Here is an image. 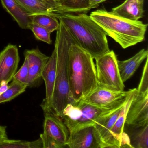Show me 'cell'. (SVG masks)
<instances>
[{
  "instance_id": "ac0fdd59",
  "label": "cell",
  "mask_w": 148,
  "mask_h": 148,
  "mask_svg": "<svg viewBox=\"0 0 148 148\" xmlns=\"http://www.w3.org/2000/svg\"><path fill=\"white\" fill-rule=\"evenodd\" d=\"M26 11L31 14H46L53 16L58 5L43 0H15Z\"/></svg>"
},
{
  "instance_id": "6da1fadb",
  "label": "cell",
  "mask_w": 148,
  "mask_h": 148,
  "mask_svg": "<svg viewBox=\"0 0 148 148\" xmlns=\"http://www.w3.org/2000/svg\"><path fill=\"white\" fill-rule=\"evenodd\" d=\"M68 75L70 102H79L97 87L93 58L76 43L72 44L68 51Z\"/></svg>"
},
{
  "instance_id": "44dd1931",
  "label": "cell",
  "mask_w": 148,
  "mask_h": 148,
  "mask_svg": "<svg viewBox=\"0 0 148 148\" xmlns=\"http://www.w3.org/2000/svg\"><path fill=\"white\" fill-rule=\"evenodd\" d=\"M32 22L47 29L51 33L57 31L60 26V21L53 15L46 14H31Z\"/></svg>"
},
{
  "instance_id": "603a6c76",
  "label": "cell",
  "mask_w": 148,
  "mask_h": 148,
  "mask_svg": "<svg viewBox=\"0 0 148 148\" xmlns=\"http://www.w3.org/2000/svg\"><path fill=\"white\" fill-rule=\"evenodd\" d=\"M40 138L35 141L29 142L24 140L9 139L8 138L0 142V148H42Z\"/></svg>"
},
{
  "instance_id": "3957f363",
  "label": "cell",
  "mask_w": 148,
  "mask_h": 148,
  "mask_svg": "<svg viewBox=\"0 0 148 148\" xmlns=\"http://www.w3.org/2000/svg\"><path fill=\"white\" fill-rule=\"evenodd\" d=\"M92 20L123 49L145 40L148 25L140 21H132L118 16L112 12L99 9L90 15Z\"/></svg>"
},
{
  "instance_id": "5bb4252c",
  "label": "cell",
  "mask_w": 148,
  "mask_h": 148,
  "mask_svg": "<svg viewBox=\"0 0 148 148\" xmlns=\"http://www.w3.org/2000/svg\"><path fill=\"white\" fill-rule=\"evenodd\" d=\"M144 0H125L111 12L118 16L132 21H138L143 18Z\"/></svg>"
},
{
  "instance_id": "cb8c5ba5",
  "label": "cell",
  "mask_w": 148,
  "mask_h": 148,
  "mask_svg": "<svg viewBox=\"0 0 148 148\" xmlns=\"http://www.w3.org/2000/svg\"><path fill=\"white\" fill-rule=\"evenodd\" d=\"M29 30H31L33 32L37 39L49 45L52 44V41L51 38V33L47 29L39 25L32 23Z\"/></svg>"
},
{
  "instance_id": "ba28073f",
  "label": "cell",
  "mask_w": 148,
  "mask_h": 148,
  "mask_svg": "<svg viewBox=\"0 0 148 148\" xmlns=\"http://www.w3.org/2000/svg\"><path fill=\"white\" fill-rule=\"evenodd\" d=\"M133 89L126 91H114L97 86L82 101L101 108L119 106L125 103Z\"/></svg>"
},
{
  "instance_id": "4fadbf2b",
  "label": "cell",
  "mask_w": 148,
  "mask_h": 148,
  "mask_svg": "<svg viewBox=\"0 0 148 148\" xmlns=\"http://www.w3.org/2000/svg\"><path fill=\"white\" fill-rule=\"evenodd\" d=\"M44 133L60 143L67 146L70 132L62 119L53 113L45 114Z\"/></svg>"
},
{
  "instance_id": "d6986e66",
  "label": "cell",
  "mask_w": 148,
  "mask_h": 148,
  "mask_svg": "<svg viewBox=\"0 0 148 148\" xmlns=\"http://www.w3.org/2000/svg\"><path fill=\"white\" fill-rule=\"evenodd\" d=\"M56 14H86L91 10L89 0H58Z\"/></svg>"
},
{
  "instance_id": "8fae6325",
  "label": "cell",
  "mask_w": 148,
  "mask_h": 148,
  "mask_svg": "<svg viewBox=\"0 0 148 148\" xmlns=\"http://www.w3.org/2000/svg\"><path fill=\"white\" fill-rule=\"evenodd\" d=\"M20 62L18 49L9 44L0 52V86L2 80L11 82L17 72Z\"/></svg>"
},
{
  "instance_id": "7c38bea8",
  "label": "cell",
  "mask_w": 148,
  "mask_h": 148,
  "mask_svg": "<svg viewBox=\"0 0 148 148\" xmlns=\"http://www.w3.org/2000/svg\"><path fill=\"white\" fill-rule=\"evenodd\" d=\"M24 54L28 60L29 68L27 85V87H32L42 78V72L49 57L42 53L38 48L26 50Z\"/></svg>"
},
{
  "instance_id": "d6a6232c",
  "label": "cell",
  "mask_w": 148,
  "mask_h": 148,
  "mask_svg": "<svg viewBox=\"0 0 148 148\" xmlns=\"http://www.w3.org/2000/svg\"><path fill=\"white\" fill-rule=\"evenodd\" d=\"M54 1H58V0H54Z\"/></svg>"
},
{
  "instance_id": "5b68a950",
  "label": "cell",
  "mask_w": 148,
  "mask_h": 148,
  "mask_svg": "<svg viewBox=\"0 0 148 148\" xmlns=\"http://www.w3.org/2000/svg\"><path fill=\"white\" fill-rule=\"evenodd\" d=\"M124 104L114 107L101 108L82 100L77 103L70 102L63 110L60 118L71 132L86 125H94L99 119Z\"/></svg>"
},
{
  "instance_id": "1f68e13d",
  "label": "cell",
  "mask_w": 148,
  "mask_h": 148,
  "mask_svg": "<svg viewBox=\"0 0 148 148\" xmlns=\"http://www.w3.org/2000/svg\"><path fill=\"white\" fill-rule=\"evenodd\" d=\"M8 82H7L6 81L2 80L1 82V86L7 85H8Z\"/></svg>"
},
{
  "instance_id": "ffe728a7",
  "label": "cell",
  "mask_w": 148,
  "mask_h": 148,
  "mask_svg": "<svg viewBox=\"0 0 148 148\" xmlns=\"http://www.w3.org/2000/svg\"><path fill=\"white\" fill-rule=\"evenodd\" d=\"M125 125L128 127L125 132L129 136L132 148H148V124L144 126Z\"/></svg>"
},
{
  "instance_id": "83f0119b",
  "label": "cell",
  "mask_w": 148,
  "mask_h": 148,
  "mask_svg": "<svg viewBox=\"0 0 148 148\" xmlns=\"http://www.w3.org/2000/svg\"><path fill=\"white\" fill-rule=\"evenodd\" d=\"M8 138L7 127L0 125V142Z\"/></svg>"
},
{
  "instance_id": "52a82bcc",
  "label": "cell",
  "mask_w": 148,
  "mask_h": 148,
  "mask_svg": "<svg viewBox=\"0 0 148 148\" xmlns=\"http://www.w3.org/2000/svg\"><path fill=\"white\" fill-rule=\"evenodd\" d=\"M67 145L71 148H107L94 125H86L70 132Z\"/></svg>"
},
{
  "instance_id": "d4e9b609",
  "label": "cell",
  "mask_w": 148,
  "mask_h": 148,
  "mask_svg": "<svg viewBox=\"0 0 148 148\" xmlns=\"http://www.w3.org/2000/svg\"><path fill=\"white\" fill-rule=\"evenodd\" d=\"M25 58V60L22 66L14 74L13 79H15L20 83L27 85L29 68L27 58L26 57Z\"/></svg>"
},
{
  "instance_id": "30bf717a",
  "label": "cell",
  "mask_w": 148,
  "mask_h": 148,
  "mask_svg": "<svg viewBox=\"0 0 148 148\" xmlns=\"http://www.w3.org/2000/svg\"><path fill=\"white\" fill-rule=\"evenodd\" d=\"M57 53L56 49L54 50L46 64L42 73V78L45 85L46 96L41 105L45 114L52 113V102L55 87L57 72Z\"/></svg>"
},
{
  "instance_id": "e0dca14e",
  "label": "cell",
  "mask_w": 148,
  "mask_h": 148,
  "mask_svg": "<svg viewBox=\"0 0 148 148\" xmlns=\"http://www.w3.org/2000/svg\"><path fill=\"white\" fill-rule=\"evenodd\" d=\"M125 103L109 114L101 117L97 120L94 124L103 141L107 145V148H109L108 144L110 138V131L118 117Z\"/></svg>"
},
{
  "instance_id": "8992f818",
  "label": "cell",
  "mask_w": 148,
  "mask_h": 148,
  "mask_svg": "<svg viewBox=\"0 0 148 148\" xmlns=\"http://www.w3.org/2000/svg\"><path fill=\"white\" fill-rule=\"evenodd\" d=\"M95 60L98 86L114 91H124V84L120 77L114 51H110Z\"/></svg>"
},
{
  "instance_id": "277c9868",
  "label": "cell",
  "mask_w": 148,
  "mask_h": 148,
  "mask_svg": "<svg viewBox=\"0 0 148 148\" xmlns=\"http://www.w3.org/2000/svg\"><path fill=\"white\" fill-rule=\"evenodd\" d=\"M74 43L77 44L65 26L60 21L54 45L57 53V72L52 102V113L60 117L70 101L68 75V51L71 45Z\"/></svg>"
},
{
  "instance_id": "f1b7e54d",
  "label": "cell",
  "mask_w": 148,
  "mask_h": 148,
  "mask_svg": "<svg viewBox=\"0 0 148 148\" xmlns=\"http://www.w3.org/2000/svg\"><path fill=\"white\" fill-rule=\"evenodd\" d=\"M90 6L91 9L97 8L102 2H104L107 0H89Z\"/></svg>"
},
{
  "instance_id": "9c48e42d",
  "label": "cell",
  "mask_w": 148,
  "mask_h": 148,
  "mask_svg": "<svg viewBox=\"0 0 148 148\" xmlns=\"http://www.w3.org/2000/svg\"><path fill=\"white\" fill-rule=\"evenodd\" d=\"M125 124L135 126L148 124V92L138 93L136 90L127 111Z\"/></svg>"
},
{
  "instance_id": "f546056e",
  "label": "cell",
  "mask_w": 148,
  "mask_h": 148,
  "mask_svg": "<svg viewBox=\"0 0 148 148\" xmlns=\"http://www.w3.org/2000/svg\"><path fill=\"white\" fill-rule=\"evenodd\" d=\"M9 86L8 85L4 86H0V93L2 94L5 92L8 89Z\"/></svg>"
},
{
  "instance_id": "2e32d148",
  "label": "cell",
  "mask_w": 148,
  "mask_h": 148,
  "mask_svg": "<svg viewBox=\"0 0 148 148\" xmlns=\"http://www.w3.org/2000/svg\"><path fill=\"white\" fill-rule=\"evenodd\" d=\"M3 8L13 18L21 28L30 29L31 14L26 11L15 0H0Z\"/></svg>"
},
{
  "instance_id": "484cf974",
  "label": "cell",
  "mask_w": 148,
  "mask_h": 148,
  "mask_svg": "<svg viewBox=\"0 0 148 148\" xmlns=\"http://www.w3.org/2000/svg\"><path fill=\"white\" fill-rule=\"evenodd\" d=\"M148 59H146L145 64L144 66L142 77L139 85L136 89L137 92L138 93H145L148 92Z\"/></svg>"
},
{
  "instance_id": "7a4b0ae2",
  "label": "cell",
  "mask_w": 148,
  "mask_h": 148,
  "mask_svg": "<svg viewBox=\"0 0 148 148\" xmlns=\"http://www.w3.org/2000/svg\"><path fill=\"white\" fill-rule=\"evenodd\" d=\"M67 28L77 44L91 55L93 59L110 51L105 32L86 14H54Z\"/></svg>"
},
{
  "instance_id": "4316f807",
  "label": "cell",
  "mask_w": 148,
  "mask_h": 148,
  "mask_svg": "<svg viewBox=\"0 0 148 148\" xmlns=\"http://www.w3.org/2000/svg\"><path fill=\"white\" fill-rule=\"evenodd\" d=\"M43 145V148H62L65 146L56 141L49 135L43 132L40 137Z\"/></svg>"
},
{
  "instance_id": "7402d4cb",
  "label": "cell",
  "mask_w": 148,
  "mask_h": 148,
  "mask_svg": "<svg viewBox=\"0 0 148 148\" xmlns=\"http://www.w3.org/2000/svg\"><path fill=\"white\" fill-rule=\"evenodd\" d=\"M6 91L0 96V104L9 102L25 91L27 86L13 79Z\"/></svg>"
},
{
  "instance_id": "9a60e30c",
  "label": "cell",
  "mask_w": 148,
  "mask_h": 148,
  "mask_svg": "<svg viewBox=\"0 0 148 148\" xmlns=\"http://www.w3.org/2000/svg\"><path fill=\"white\" fill-rule=\"evenodd\" d=\"M148 56V50L143 49L129 59L123 61L118 60L119 74L124 83L132 77Z\"/></svg>"
},
{
  "instance_id": "836d02e7",
  "label": "cell",
  "mask_w": 148,
  "mask_h": 148,
  "mask_svg": "<svg viewBox=\"0 0 148 148\" xmlns=\"http://www.w3.org/2000/svg\"><path fill=\"white\" fill-rule=\"evenodd\" d=\"M1 93H0V96H1Z\"/></svg>"
},
{
  "instance_id": "4dcf8cb0",
  "label": "cell",
  "mask_w": 148,
  "mask_h": 148,
  "mask_svg": "<svg viewBox=\"0 0 148 148\" xmlns=\"http://www.w3.org/2000/svg\"><path fill=\"white\" fill-rule=\"evenodd\" d=\"M47 2H49L51 4H55V5H58V2L57 1H55L54 0H43Z\"/></svg>"
}]
</instances>
